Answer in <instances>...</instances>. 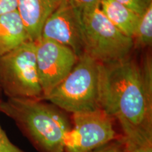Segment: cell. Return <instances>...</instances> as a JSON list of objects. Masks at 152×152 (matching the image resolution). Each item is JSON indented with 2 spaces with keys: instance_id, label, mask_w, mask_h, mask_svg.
<instances>
[{
  "instance_id": "obj_1",
  "label": "cell",
  "mask_w": 152,
  "mask_h": 152,
  "mask_svg": "<svg viewBox=\"0 0 152 152\" xmlns=\"http://www.w3.org/2000/svg\"><path fill=\"white\" fill-rule=\"evenodd\" d=\"M99 104L115 119L122 135L140 132L152 137L151 53L99 63Z\"/></svg>"
},
{
  "instance_id": "obj_2",
  "label": "cell",
  "mask_w": 152,
  "mask_h": 152,
  "mask_svg": "<svg viewBox=\"0 0 152 152\" xmlns=\"http://www.w3.org/2000/svg\"><path fill=\"white\" fill-rule=\"evenodd\" d=\"M0 112L14 121L38 152H64L71 114L43 99L7 98L0 101Z\"/></svg>"
},
{
  "instance_id": "obj_3",
  "label": "cell",
  "mask_w": 152,
  "mask_h": 152,
  "mask_svg": "<svg viewBox=\"0 0 152 152\" xmlns=\"http://www.w3.org/2000/svg\"><path fill=\"white\" fill-rule=\"evenodd\" d=\"M43 99L70 114L99 109V63L84 52L68 75Z\"/></svg>"
},
{
  "instance_id": "obj_4",
  "label": "cell",
  "mask_w": 152,
  "mask_h": 152,
  "mask_svg": "<svg viewBox=\"0 0 152 152\" xmlns=\"http://www.w3.org/2000/svg\"><path fill=\"white\" fill-rule=\"evenodd\" d=\"M84 52L99 64L123 60L134 52L132 38L108 20L99 7L81 12Z\"/></svg>"
},
{
  "instance_id": "obj_5",
  "label": "cell",
  "mask_w": 152,
  "mask_h": 152,
  "mask_svg": "<svg viewBox=\"0 0 152 152\" xmlns=\"http://www.w3.org/2000/svg\"><path fill=\"white\" fill-rule=\"evenodd\" d=\"M0 91L10 99H43L35 41L28 40L0 56Z\"/></svg>"
},
{
  "instance_id": "obj_6",
  "label": "cell",
  "mask_w": 152,
  "mask_h": 152,
  "mask_svg": "<svg viewBox=\"0 0 152 152\" xmlns=\"http://www.w3.org/2000/svg\"><path fill=\"white\" fill-rule=\"evenodd\" d=\"M72 128L64 138V152H92L123 139L115 119L101 108L71 114Z\"/></svg>"
},
{
  "instance_id": "obj_7",
  "label": "cell",
  "mask_w": 152,
  "mask_h": 152,
  "mask_svg": "<svg viewBox=\"0 0 152 152\" xmlns=\"http://www.w3.org/2000/svg\"><path fill=\"white\" fill-rule=\"evenodd\" d=\"M36 64L43 99L73 69L78 56L65 45L38 38L35 40Z\"/></svg>"
},
{
  "instance_id": "obj_8",
  "label": "cell",
  "mask_w": 152,
  "mask_h": 152,
  "mask_svg": "<svg viewBox=\"0 0 152 152\" xmlns=\"http://www.w3.org/2000/svg\"><path fill=\"white\" fill-rule=\"evenodd\" d=\"M39 37L70 47L80 56L84 53L81 11L64 0L44 23Z\"/></svg>"
},
{
  "instance_id": "obj_9",
  "label": "cell",
  "mask_w": 152,
  "mask_h": 152,
  "mask_svg": "<svg viewBox=\"0 0 152 152\" xmlns=\"http://www.w3.org/2000/svg\"><path fill=\"white\" fill-rule=\"evenodd\" d=\"M64 0H18L17 11L26 26L30 39L40 37L42 26L47 18Z\"/></svg>"
},
{
  "instance_id": "obj_10",
  "label": "cell",
  "mask_w": 152,
  "mask_h": 152,
  "mask_svg": "<svg viewBox=\"0 0 152 152\" xmlns=\"http://www.w3.org/2000/svg\"><path fill=\"white\" fill-rule=\"evenodd\" d=\"M28 40L31 39L17 10L0 16V56Z\"/></svg>"
},
{
  "instance_id": "obj_11",
  "label": "cell",
  "mask_w": 152,
  "mask_h": 152,
  "mask_svg": "<svg viewBox=\"0 0 152 152\" xmlns=\"http://www.w3.org/2000/svg\"><path fill=\"white\" fill-rule=\"evenodd\" d=\"M99 7L115 28L132 38L140 15L115 0H101Z\"/></svg>"
},
{
  "instance_id": "obj_12",
  "label": "cell",
  "mask_w": 152,
  "mask_h": 152,
  "mask_svg": "<svg viewBox=\"0 0 152 152\" xmlns=\"http://www.w3.org/2000/svg\"><path fill=\"white\" fill-rule=\"evenodd\" d=\"M134 50L148 49L152 45V3L140 15L132 36Z\"/></svg>"
},
{
  "instance_id": "obj_13",
  "label": "cell",
  "mask_w": 152,
  "mask_h": 152,
  "mask_svg": "<svg viewBox=\"0 0 152 152\" xmlns=\"http://www.w3.org/2000/svg\"><path fill=\"white\" fill-rule=\"evenodd\" d=\"M119 152H152V137L143 135L123 137Z\"/></svg>"
},
{
  "instance_id": "obj_14",
  "label": "cell",
  "mask_w": 152,
  "mask_h": 152,
  "mask_svg": "<svg viewBox=\"0 0 152 152\" xmlns=\"http://www.w3.org/2000/svg\"><path fill=\"white\" fill-rule=\"evenodd\" d=\"M138 15H141L152 3V0H115Z\"/></svg>"
},
{
  "instance_id": "obj_15",
  "label": "cell",
  "mask_w": 152,
  "mask_h": 152,
  "mask_svg": "<svg viewBox=\"0 0 152 152\" xmlns=\"http://www.w3.org/2000/svg\"><path fill=\"white\" fill-rule=\"evenodd\" d=\"M1 101V99H0ZM0 152H26L12 143L0 125Z\"/></svg>"
},
{
  "instance_id": "obj_16",
  "label": "cell",
  "mask_w": 152,
  "mask_h": 152,
  "mask_svg": "<svg viewBox=\"0 0 152 152\" xmlns=\"http://www.w3.org/2000/svg\"><path fill=\"white\" fill-rule=\"evenodd\" d=\"M72 5L81 12L99 7L101 0H68Z\"/></svg>"
},
{
  "instance_id": "obj_17",
  "label": "cell",
  "mask_w": 152,
  "mask_h": 152,
  "mask_svg": "<svg viewBox=\"0 0 152 152\" xmlns=\"http://www.w3.org/2000/svg\"><path fill=\"white\" fill-rule=\"evenodd\" d=\"M18 0H0V16L17 10Z\"/></svg>"
},
{
  "instance_id": "obj_18",
  "label": "cell",
  "mask_w": 152,
  "mask_h": 152,
  "mask_svg": "<svg viewBox=\"0 0 152 152\" xmlns=\"http://www.w3.org/2000/svg\"><path fill=\"white\" fill-rule=\"evenodd\" d=\"M123 144V139L111 142L104 147L92 152H119Z\"/></svg>"
}]
</instances>
